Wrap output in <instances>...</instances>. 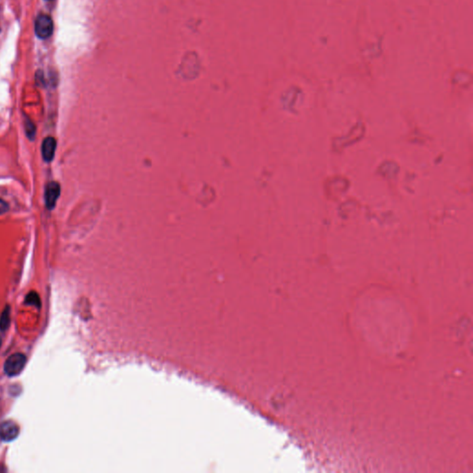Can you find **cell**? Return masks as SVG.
Masks as SVG:
<instances>
[{
    "label": "cell",
    "mask_w": 473,
    "mask_h": 473,
    "mask_svg": "<svg viewBox=\"0 0 473 473\" xmlns=\"http://www.w3.org/2000/svg\"><path fill=\"white\" fill-rule=\"evenodd\" d=\"M9 314H10V311H9V307L5 309L3 311V313L1 314V317H0V329L3 330V331L9 327V321H10V315Z\"/></svg>",
    "instance_id": "obj_6"
},
{
    "label": "cell",
    "mask_w": 473,
    "mask_h": 473,
    "mask_svg": "<svg viewBox=\"0 0 473 473\" xmlns=\"http://www.w3.org/2000/svg\"><path fill=\"white\" fill-rule=\"evenodd\" d=\"M19 433V428L13 421H5L0 425V438L5 442H10L16 439Z\"/></svg>",
    "instance_id": "obj_3"
},
{
    "label": "cell",
    "mask_w": 473,
    "mask_h": 473,
    "mask_svg": "<svg viewBox=\"0 0 473 473\" xmlns=\"http://www.w3.org/2000/svg\"><path fill=\"white\" fill-rule=\"evenodd\" d=\"M53 20L47 15H40L36 20V34L40 39H46L53 34Z\"/></svg>",
    "instance_id": "obj_2"
},
{
    "label": "cell",
    "mask_w": 473,
    "mask_h": 473,
    "mask_svg": "<svg viewBox=\"0 0 473 473\" xmlns=\"http://www.w3.org/2000/svg\"><path fill=\"white\" fill-rule=\"evenodd\" d=\"M59 194H60V186L58 183L52 182L46 186L45 199H46V207L48 209H53L55 207Z\"/></svg>",
    "instance_id": "obj_4"
},
{
    "label": "cell",
    "mask_w": 473,
    "mask_h": 473,
    "mask_svg": "<svg viewBox=\"0 0 473 473\" xmlns=\"http://www.w3.org/2000/svg\"><path fill=\"white\" fill-rule=\"evenodd\" d=\"M56 142L53 137H47L42 145V155L46 162H51L55 156Z\"/></svg>",
    "instance_id": "obj_5"
},
{
    "label": "cell",
    "mask_w": 473,
    "mask_h": 473,
    "mask_svg": "<svg viewBox=\"0 0 473 473\" xmlns=\"http://www.w3.org/2000/svg\"><path fill=\"white\" fill-rule=\"evenodd\" d=\"M9 210V205L5 200L0 199V215H4Z\"/></svg>",
    "instance_id": "obj_8"
},
{
    "label": "cell",
    "mask_w": 473,
    "mask_h": 473,
    "mask_svg": "<svg viewBox=\"0 0 473 473\" xmlns=\"http://www.w3.org/2000/svg\"><path fill=\"white\" fill-rule=\"evenodd\" d=\"M26 357L21 353L12 354L8 358L4 365V371L9 376H16L23 370L26 364Z\"/></svg>",
    "instance_id": "obj_1"
},
{
    "label": "cell",
    "mask_w": 473,
    "mask_h": 473,
    "mask_svg": "<svg viewBox=\"0 0 473 473\" xmlns=\"http://www.w3.org/2000/svg\"><path fill=\"white\" fill-rule=\"evenodd\" d=\"M25 302L28 303V304H31V305H35V306H38L40 307L41 305V301H40V298L38 296V294L36 293V292H31L29 293L26 297V300H25Z\"/></svg>",
    "instance_id": "obj_7"
}]
</instances>
